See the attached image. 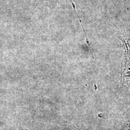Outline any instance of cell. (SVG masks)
Here are the masks:
<instances>
[{
  "label": "cell",
  "instance_id": "7a4b0ae2",
  "mask_svg": "<svg viewBox=\"0 0 130 130\" xmlns=\"http://www.w3.org/2000/svg\"><path fill=\"white\" fill-rule=\"evenodd\" d=\"M121 130H130V117L123 123Z\"/></svg>",
  "mask_w": 130,
  "mask_h": 130
},
{
  "label": "cell",
  "instance_id": "6da1fadb",
  "mask_svg": "<svg viewBox=\"0 0 130 130\" xmlns=\"http://www.w3.org/2000/svg\"><path fill=\"white\" fill-rule=\"evenodd\" d=\"M115 25L118 31V38L124 49L121 68V83L125 86L130 83V28L118 18L115 19Z\"/></svg>",
  "mask_w": 130,
  "mask_h": 130
},
{
  "label": "cell",
  "instance_id": "3957f363",
  "mask_svg": "<svg viewBox=\"0 0 130 130\" xmlns=\"http://www.w3.org/2000/svg\"><path fill=\"white\" fill-rule=\"evenodd\" d=\"M69 1H70V2H71V5H72L73 9H74V10L75 11V14H76V15H77V17H79V15H78V14L77 10H76L75 4V3H74V1H73V0H69Z\"/></svg>",
  "mask_w": 130,
  "mask_h": 130
}]
</instances>
